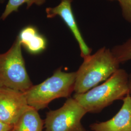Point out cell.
Segmentation results:
<instances>
[{
	"label": "cell",
	"instance_id": "8",
	"mask_svg": "<svg viewBox=\"0 0 131 131\" xmlns=\"http://www.w3.org/2000/svg\"><path fill=\"white\" fill-rule=\"evenodd\" d=\"M117 114L110 120L91 125L89 131H131V97L128 93Z\"/></svg>",
	"mask_w": 131,
	"mask_h": 131
},
{
	"label": "cell",
	"instance_id": "15",
	"mask_svg": "<svg viewBox=\"0 0 131 131\" xmlns=\"http://www.w3.org/2000/svg\"><path fill=\"white\" fill-rule=\"evenodd\" d=\"M129 94L131 97V74L129 75Z\"/></svg>",
	"mask_w": 131,
	"mask_h": 131
},
{
	"label": "cell",
	"instance_id": "9",
	"mask_svg": "<svg viewBox=\"0 0 131 131\" xmlns=\"http://www.w3.org/2000/svg\"><path fill=\"white\" fill-rule=\"evenodd\" d=\"M21 46L31 54H38L47 47V40L39 32L37 28L32 25L25 26L17 36Z\"/></svg>",
	"mask_w": 131,
	"mask_h": 131
},
{
	"label": "cell",
	"instance_id": "11",
	"mask_svg": "<svg viewBox=\"0 0 131 131\" xmlns=\"http://www.w3.org/2000/svg\"><path fill=\"white\" fill-rule=\"evenodd\" d=\"M45 2L46 0H8L5 10L0 17V20H5L10 14L18 12L22 5L25 4L28 9L33 5H41Z\"/></svg>",
	"mask_w": 131,
	"mask_h": 131
},
{
	"label": "cell",
	"instance_id": "2",
	"mask_svg": "<svg viewBox=\"0 0 131 131\" xmlns=\"http://www.w3.org/2000/svg\"><path fill=\"white\" fill-rule=\"evenodd\" d=\"M119 65L112 51L105 47L84 57L76 71L75 94L84 93L106 81L119 69Z\"/></svg>",
	"mask_w": 131,
	"mask_h": 131
},
{
	"label": "cell",
	"instance_id": "13",
	"mask_svg": "<svg viewBox=\"0 0 131 131\" xmlns=\"http://www.w3.org/2000/svg\"><path fill=\"white\" fill-rule=\"evenodd\" d=\"M121 5L124 18L131 23V0H117Z\"/></svg>",
	"mask_w": 131,
	"mask_h": 131
},
{
	"label": "cell",
	"instance_id": "16",
	"mask_svg": "<svg viewBox=\"0 0 131 131\" xmlns=\"http://www.w3.org/2000/svg\"><path fill=\"white\" fill-rule=\"evenodd\" d=\"M5 0H0V4H3L4 3Z\"/></svg>",
	"mask_w": 131,
	"mask_h": 131
},
{
	"label": "cell",
	"instance_id": "14",
	"mask_svg": "<svg viewBox=\"0 0 131 131\" xmlns=\"http://www.w3.org/2000/svg\"><path fill=\"white\" fill-rule=\"evenodd\" d=\"M14 127L0 122V131H10L14 128Z\"/></svg>",
	"mask_w": 131,
	"mask_h": 131
},
{
	"label": "cell",
	"instance_id": "6",
	"mask_svg": "<svg viewBox=\"0 0 131 131\" xmlns=\"http://www.w3.org/2000/svg\"><path fill=\"white\" fill-rule=\"evenodd\" d=\"M28 106L24 92L0 87V122L14 126Z\"/></svg>",
	"mask_w": 131,
	"mask_h": 131
},
{
	"label": "cell",
	"instance_id": "1",
	"mask_svg": "<svg viewBox=\"0 0 131 131\" xmlns=\"http://www.w3.org/2000/svg\"><path fill=\"white\" fill-rule=\"evenodd\" d=\"M129 93V75L118 69L104 83L84 93L75 94L73 98L89 113H98L114 101L123 100Z\"/></svg>",
	"mask_w": 131,
	"mask_h": 131
},
{
	"label": "cell",
	"instance_id": "3",
	"mask_svg": "<svg viewBox=\"0 0 131 131\" xmlns=\"http://www.w3.org/2000/svg\"><path fill=\"white\" fill-rule=\"evenodd\" d=\"M76 77V71L66 72L58 69L51 77L24 92L28 105L38 111L56 99L69 98L74 90Z\"/></svg>",
	"mask_w": 131,
	"mask_h": 131
},
{
	"label": "cell",
	"instance_id": "17",
	"mask_svg": "<svg viewBox=\"0 0 131 131\" xmlns=\"http://www.w3.org/2000/svg\"><path fill=\"white\" fill-rule=\"evenodd\" d=\"M10 131H15V130H14V128H13V129H12L11 130H10Z\"/></svg>",
	"mask_w": 131,
	"mask_h": 131
},
{
	"label": "cell",
	"instance_id": "4",
	"mask_svg": "<svg viewBox=\"0 0 131 131\" xmlns=\"http://www.w3.org/2000/svg\"><path fill=\"white\" fill-rule=\"evenodd\" d=\"M21 47L17 37L9 49L0 53V87L24 92L33 85L26 69Z\"/></svg>",
	"mask_w": 131,
	"mask_h": 131
},
{
	"label": "cell",
	"instance_id": "7",
	"mask_svg": "<svg viewBox=\"0 0 131 131\" xmlns=\"http://www.w3.org/2000/svg\"><path fill=\"white\" fill-rule=\"evenodd\" d=\"M72 1L60 0V3L58 5L53 7L47 8L46 13L48 18H53L56 16H59L63 20L79 44L81 56L84 58L90 54L91 50L84 41L77 24L71 8Z\"/></svg>",
	"mask_w": 131,
	"mask_h": 131
},
{
	"label": "cell",
	"instance_id": "10",
	"mask_svg": "<svg viewBox=\"0 0 131 131\" xmlns=\"http://www.w3.org/2000/svg\"><path fill=\"white\" fill-rule=\"evenodd\" d=\"M44 121L40 117L38 111L29 105L14 125L15 131H42Z\"/></svg>",
	"mask_w": 131,
	"mask_h": 131
},
{
	"label": "cell",
	"instance_id": "5",
	"mask_svg": "<svg viewBox=\"0 0 131 131\" xmlns=\"http://www.w3.org/2000/svg\"><path fill=\"white\" fill-rule=\"evenodd\" d=\"M86 113L76 100L69 98L61 108L47 113L44 120L45 131H87L81 123Z\"/></svg>",
	"mask_w": 131,
	"mask_h": 131
},
{
	"label": "cell",
	"instance_id": "12",
	"mask_svg": "<svg viewBox=\"0 0 131 131\" xmlns=\"http://www.w3.org/2000/svg\"><path fill=\"white\" fill-rule=\"evenodd\" d=\"M112 52L119 64L131 60V38L122 45L114 47Z\"/></svg>",
	"mask_w": 131,
	"mask_h": 131
},
{
	"label": "cell",
	"instance_id": "18",
	"mask_svg": "<svg viewBox=\"0 0 131 131\" xmlns=\"http://www.w3.org/2000/svg\"><path fill=\"white\" fill-rule=\"evenodd\" d=\"M111 1H114V0H111Z\"/></svg>",
	"mask_w": 131,
	"mask_h": 131
}]
</instances>
